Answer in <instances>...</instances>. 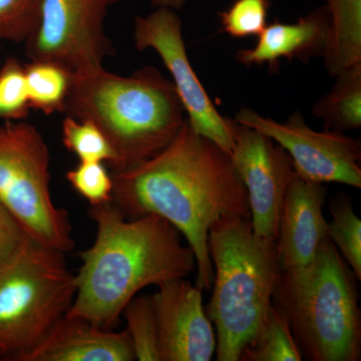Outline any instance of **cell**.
Listing matches in <instances>:
<instances>
[{
	"label": "cell",
	"mask_w": 361,
	"mask_h": 361,
	"mask_svg": "<svg viewBox=\"0 0 361 361\" xmlns=\"http://www.w3.org/2000/svg\"><path fill=\"white\" fill-rule=\"evenodd\" d=\"M111 204L127 219L160 216L186 239L196 259V286L210 290L211 226L229 216L250 219L248 195L229 154L197 134L187 118L170 144L148 160L113 171Z\"/></svg>",
	"instance_id": "cell-1"
},
{
	"label": "cell",
	"mask_w": 361,
	"mask_h": 361,
	"mask_svg": "<svg viewBox=\"0 0 361 361\" xmlns=\"http://www.w3.org/2000/svg\"><path fill=\"white\" fill-rule=\"evenodd\" d=\"M94 243L80 252L77 293L66 314L113 330L123 308L142 289L186 278L196 259L180 233L160 216L127 219L110 203L90 206Z\"/></svg>",
	"instance_id": "cell-2"
},
{
	"label": "cell",
	"mask_w": 361,
	"mask_h": 361,
	"mask_svg": "<svg viewBox=\"0 0 361 361\" xmlns=\"http://www.w3.org/2000/svg\"><path fill=\"white\" fill-rule=\"evenodd\" d=\"M63 113L99 128L118 157L116 170L148 160L166 148L182 127L185 111L173 82L145 66L128 77L103 68L71 73Z\"/></svg>",
	"instance_id": "cell-3"
},
{
	"label": "cell",
	"mask_w": 361,
	"mask_h": 361,
	"mask_svg": "<svg viewBox=\"0 0 361 361\" xmlns=\"http://www.w3.org/2000/svg\"><path fill=\"white\" fill-rule=\"evenodd\" d=\"M357 281L329 236L308 264L281 271L272 305L288 322L302 360H361Z\"/></svg>",
	"instance_id": "cell-4"
},
{
	"label": "cell",
	"mask_w": 361,
	"mask_h": 361,
	"mask_svg": "<svg viewBox=\"0 0 361 361\" xmlns=\"http://www.w3.org/2000/svg\"><path fill=\"white\" fill-rule=\"evenodd\" d=\"M208 249L214 280L206 313L215 326L216 360L239 361L272 305L281 274L276 240L256 236L248 218L229 216L211 226Z\"/></svg>",
	"instance_id": "cell-5"
},
{
	"label": "cell",
	"mask_w": 361,
	"mask_h": 361,
	"mask_svg": "<svg viewBox=\"0 0 361 361\" xmlns=\"http://www.w3.org/2000/svg\"><path fill=\"white\" fill-rule=\"evenodd\" d=\"M75 293L65 254L32 239L0 265V360L21 361L66 314Z\"/></svg>",
	"instance_id": "cell-6"
},
{
	"label": "cell",
	"mask_w": 361,
	"mask_h": 361,
	"mask_svg": "<svg viewBox=\"0 0 361 361\" xmlns=\"http://www.w3.org/2000/svg\"><path fill=\"white\" fill-rule=\"evenodd\" d=\"M49 167V148L35 126L0 125V202L33 241L66 254L75 241L68 211L52 201Z\"/></svg>",
	"instance_id": "cell-7"
},
{
	"label": "cell",
	"mask_w": 361,
	"mask_h": 361,
	"mask_svg": "<svg viewBox=\"0 0 361 361\" xmlns=\"http://www.w3.org/2000/svg\"><path fill=\"white\" fill-rule=\"evenodd\" d=\"M116 0H44L39 25L25 42L30 61H49L71 73L103 68L110 56L106 11Z\"/></svg>",
	"instance_id": "cell-8"
},
{
	"label": "cell",
	"mask_w": 361,
	"mask_h": 361,
	"mask_svg": "<svg viewBox=\"0 0 361 361\" xmlns=\"http://www.w3.org/2000/svg\"><path fill=\"white\" fill-rule=\"evenodd\" d=\"M234 120L267 135L284 149L301 179L361 188L360 142L345 133L312 129L299 111L279 122L242 108Z\"/></svg>",
	"instance_id": "cell-9"
},
{
	"label": "cell",
	"mask_w": 361,
	"mask_h": 361,
	"mask_svg": "<svg viewBox=\"0 0 361 361\" xmlns=\"http://www.w3.org/2000/svg\"><path fill=\"white\" fill-rule=\"evenodd\" d=\"M134 42L137 51L152 49L160 56L197 134L231 154L233 137L230 118L221 115L188 56L182 20L174 9L157 7L153 13L135 18Z\"/></svg>",
	"instance_id": "cell-10"
},
{
	"label": "cell",
	"mask_w": 361,
	"mask_h": 361,
	"mask_svg": "<svg viewBox=\"0 0 361 361\" xmlns=\"http://www.w3.org/2000/svg\"><path fill=\"white\" fill-rule=\"evenodd\" d=\"M230 158L248 195L252 229L276 240L285 194L296 176L288 154L269 137L230 118Z\"/></svg>",
	"instance_id": "cell-11"
},
{
	"label": "cell",
	"mask_w": 361,
	"mask_h": 361,
	"mask_svg": "<svg viewBox=\"0 0 361 361\" xmlns=\"http://www.w3.org/2000/svg\"><path fill=\"white\" fill-rule=\"evenodd\" d=\"M161 361H210L217 337L203 304V291L185 278L158 286L152 295Z\"/></svg>",
	"instance_id": "cell-12"
},
{
	"label": "cell",
	"mask_w": 361,
	"mask_h": 361,
	"mask_svg": "<svg viewBox=\"0 0 361 361\" xmlns=\"http://www.w3.org/2000/svg\"><path fill=\"white\" fill-rule=\"evenodd\" d=\"M327 198L324 184L295 176L285 194L276 239L281 271L308 264L329 233L323 215Z\"/></svg>",
	"instance_id": "cell-13"
},
{
	"label": "cell",
	"mask_w": 361,
	"mask_h": 361,
	"mask_svg": "<svg viewBox=\"0 0 361 361\" xmlns=\"http://www.w3.org/2000/svg\"><path fill=\"white\" fill-rule=\"evenodd\" d=\"M329 32V14L324 6L313 9L295 23L275 20L266 26L254 47L236 51L235 61L246 68L267 66L275 71L283 59L308 63L322 58Z\"/></svg>",
	"instance_id": "cell-14"
},
{
	"label": "cell",
	"mask_w": 361,
	"mask_h": 361,
	"mask_svg": "<svg viewBox=\"0 0 361 361\" xmlns=\"http://www.w3.org/2000/svg\"><path fill=\"white\" fill-rule=\"evenodd\" d=\"M128 332L94 326L66 314L21 361H134Z\"/></svg>",
	"instance_id": "cell-15"
},
{
	"label": "cell",
	"mask_w": 361,
	"mask_h": 361,
	"mask_svg": "<svg viewBox=\"0 0 361 361\" xmlns=\"http://www.w3.org/2000/svg\"><path fill=\"white\" fill-rule=\"evenodd\" d=\"M329 32L323 66L330 77L361 61V0H324Z\"/></svg>",
	"instance_id": "cell-16"
},
{
	"label": "cell",
	"mask_w": 361,
	"mask_h": 361,
	"mask_svg": "<svg viewBox=\"0 0 361 361\" xmlns=\"http://www.w3.org/2000/svg\"><path fill=\"white\" fill-rule=\"evenodd\" d=\"M336 84L312 108L323 129L346 133L361 128V61L341 71Z\"/></svg>",
	"instance_id": "cell-17"
},
{
	"label": "cell",
	"mask_w": 361,
	"mask_h": 361,
	"mask_svg": "<svg viewBox=\"0 0 361 361\" xmlns=\"http://www.w3.org/2000/svg\"><path fill=\"white\" fill-rule=\"evenodd\" d=\"M30 108L49 116L63 113L71 87V73L49 61H33L25 66Z\"/></svg>",
	"instance_id": "cell-18"
},
{
	"label": "cell",
	"mask_w": 361,
	"mask_h": 361,
	"mask_svg": "<svg viewBox=\"0 0 361 361\" xmlns=\"http://www.w3.org/2000/svg\"><path fill=\"white\" fill-rule=\"evenodd\" d=\"M302 360L285 316L271 305L264 322L250 343L242 350L239 361Z\"/></svg>",
	"instance_id": "cell-19"
},
{
	"label": "cell",
	"mask_w": 361,
	"mask_h": 361,
	"mask_svg": "<svg viewBox=\"0 0 361 361\" xmlns=\"http://www.w3.org/2000/svg\"><path fill=\"white\" fill-rule=\"evenodd\" d=\"M331 222L327 236L349 267L361 280V220L353 210L348 195L338 194L329 204Z\"/></svg>",
	"instance_id": "cell-20"
},
{
	"label": "cell",
	"mask_w": 361,
	"mask_h": 361,
	"mask_svg": "<svg viewBox=\"0 0 361 361\" xmlns=\"http://www.w3.org/2000/svg\"><path fill=\"white\" fill-rule=\"evenodd\" d=\"M63 142L80 161H101L116 170L118 157L104 133L94 123L66 116L63 122Z\"/></svg>",
	"instance_id": "cell-21"
},
{
	"label": "cell",
	"mask_w": 361,
	"mask_h": 361,
	"mask_svg": "<svg viewBox=\"0 0 361 361\" xmlns=\"http://www.w3.org/2000/svg\"><path fill=\"white\" fill-rule=\"evenodd\" d=\"M135 360L161 361L158 331L152 296H135L123 308Z\"/></svg>",
	"instance_id": "cell-22"
},
{
	"label": "cell",
	"mask_w": 361,
	"mask_h": 361,
	"mask_svg": "<svg viewBox=\"0 0 361 361\" xmlns=\"http://www.w3.org/2000/svg\"><path fill=\"white\" fill-rule=\"evenodd\" d=\"M269 0H234L218 13L221 32L233 39L258 37L268 25Z\"/></svg>",
	"instance_id": "cell-23"
},
{
	"label": "cell",
	"mask_w": 361,
	"mask_h": 361,
	"mask_svg": "<svg viewBox=\"0 0 361 361\" xmlns=\"http://www.w3.org/2000/svg\"><path fill=\"white\" fill-rule=\"evenodd\" d=\"M30 110L25 66L8 58L0 68V121H25Z\"/></svg>",
	"instance_id": "cell-24"
},
{
	"label": "cell",
	"mask_w": 361,
	"mask_h": 361,
	"mask_svg": "<svg viewBox=\"0 0 361 361\" xmlns=\"http://www.w3.org/2000/svg\"><path fill=\"white\" fill-rule=\"evenodd\" d=\"M44 0H0V49L6 42H26L39 25Z\"/></svg>",
	"instance_id": "cell-25"
},
{
	"label": "cell",
	"mask_w": 361,
	"mask_h": 361,
	"mask_svg": "<svg viewBox=\"0 0 361 361\" xmlns=\"http://www.w3.org/2000/svg\"><path fill=\"white\" fill-rule=\"evenodd\" d=\"M66 180L90 206L111 201L113 177L101 161H80L77 167L66 173Z\"/></svg>",
	"instance_id": "cell-26"
},
{
	"label": "cell",
	"mask_w": 361,
	"mask_h": 361,
	"mask_svg": "<svg viewBox=\"0 0 361 361\" xmlns=\"http://www.w3.org/2000/svg\"><path fill=\"white\" fill-rule=\"evenodd\" d=\"M32 238L0 202V265L16 257Z\"/></svg>",
	"instance_id": "cell-27"
},
{
	"label": "cell",
	"mask_w": 361,
	"mask_h": 361,
	"mask_svg": "<svg viewBox=\"0 0 361 361\" xmlns=\"http://www.w3.org/2000/svg\"><path fill=\"white\" fill-rule=\"evenodd\" d=\"M188 0H151L152 6L157 7H167V8L179 11L185 6Z\"/></svg>",
	"instance_id": "cell-28"
}]
</instances>
